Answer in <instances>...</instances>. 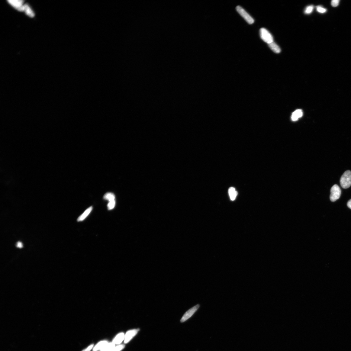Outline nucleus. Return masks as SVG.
<instances>
[{"label":"nucleus","instance_id":"obj_1","mask_svg":"<svg viewBox=\"0 0 351 351\" xmlns=\"http://www.w3.org/2000/svg\"><path fill=\"white\" fill-rule=\"evenodd\" d=\"M341 187L344 189H347L351 186V172L347 170L343 173L340 179Z\"/></svg>","mask_w":351,"mask_h":351},{"label":"nucleus","instance_id":"obj_2","mask_svg":"<svg viewBox=\"0 0 351 351\" xmlns=\"http://www.w3.org/2000/svg\"><path fill=\"white\" fill-rule=\"evenodd\" d=\"M341 195V190L340 187L337 185H333L331 188L330 195V200L334 202L339 199Z\"/></svg>","mask_w":351,"mask_h":351},{"label":"nucleus","instance_id":"obj_3","mask_svg":"<svg viewBox=\"0 0 351 351\" xmlns=\"http://www.w3.org/2000/svg\"><path fill=\"white\" fill-rule=\"evenodd\" d=\"M260 36L262 39L265 42L269 44L273 42V37L271 34L264 28H262L260 31Z\"/></svg>","mask_w":351,"mask_h":351},{"label":"nucleus","instance_id":"obj_4","mask_svg":"<svg viewBox=\"0 0 351 351\" xmlns=\"http://www.w3.org/2000/svg\"><path fill=\"white\" fill-rule=\"evenodd\" d=\"M236 10L238 13L250 24H252L254 22V20L252 17L248 14L243 8L238 6L236 7Z\"/></svg>","mask_w":351,"mask_h":351},{"label":"nucleus","instance_id":"obj_5","mask_svg":"<svg viewBox=\"0 0 351 351\" xmlns=\"http://www.w3.org/2000/svg\"><path fill=\"white\" fill-rule=\"evenodd\" d=\"M8 2L15 9L21 12H23L25 4L23 0H10Z\"/></svg>","mask_w":351,"mask_h":351},{"label":"nucleus","instance_id":"obj_6","mask_svg":"<svg viewBox=\"0 0 351 351\" xmlns=\"http://www.w3.org/2000/svg\"><path fill=\"white\" fill-rule=\"evenodd\" d=\"M199 307V305H197L187 311L182 316L181 320V323L185 322L191 318L195 313V312L198 310Z\"/></svg>","mask_w":351,"mask_h":351},{"label":"nucleus","instance_id":"obj_7","mask_svg":"<svg viewBox=\"0 0 351 351\" xmlns=\"http://www.w3.org/2000/svg\"><path fill=\"white\" fill-rule=\"evenodd\" d=\"M139 330L140 329H133L127 331L125 335L124 343H128L133 338L137 335Z\"/></svg>","mask_w":351,"mask_h":351},{"label":"nucleus","instance_id":"obj_8","mask_svg":"<svg viewBox=\"0 0 351 351\" xmlns=\"http://www.w3.org/2000/svg\"><path fill=\"white\" fill-rule=\"evenodd\" d=\"M24 12L30 18H33L35 16V14L31 7L27 3H25L24 6Z\"/></svg>","mask_w":351,"mask_h":351},{"label":"nucleus","instance_id":"obj_9","mask_svg":"<svg viewBox=\"0 0 351 351\" xmlns=\"http://www.w3.org/2000/svg\"><path fill=\"white\" fill-rule=\"evenodd\" d=\"M125 335L123 333H121L115 337L113 340V343L114 344H121L122 341L125 339Z\"/></svg>","mask_w":351,"mask_h":351},{"label":"nucleus","instance_id":"obj_10","mask_svg":"<svg viewBox=\"0 0 351 351\" xmlns=\"http://www.w3.org/2000/svg\"><path fill=\"white\" fill-rule=\"evenodd\" d=\"M303 115V112L301 110L298 109L295 111L292 114L291 119L293 121H296L299 118L301 117Z\"/></svg>","mask_w":351,"mask_h":351},{"label":"nucleus","instance_id":"obj_11","mask_svg":"<svg viewBox=\"0 0 351 351\" xmlns=\"http://www.w3.org/2000/svg\"><path fill=\"white\" fill-rule=\"evenodd\" d=\"M109 343L107 341H101L98 343L93 349V351H98L104 349Z\"/></svg>","mask_w":351,"mask_h":351},{"label":"nucleus","instance_id":"obj_12","mask_svg":"<svg viewBox=\"0 0 351 351\" xmlns=\"http://www.w3.org/2000/svg\"><path fill=\"white\" fill-rule=\"evenodd\" d=\"M92 210V207H91L88 208L82 215L80 216L78 218V221H83L89 214Z\"/></svg>","mask_w":351,"mask_h":351},{"label":"nucleus","instance_id":"obj_13","mask_svg":"<svg viewBox=\"0 0 351 351\" xmlns=\"http://www.w3.org/2000/svg\"><path fill=\"white\" fill-rule=\"evenodd\" d=\"M269 47L276 53H279L281 52V49L275 42H273L271 43L268 44Z\"/></svg>","mask_w":351,"mask_h":351},{"label":"nucleus","instance_id":"obj_14","mask_svg":"<svg viewBox=\"0 0 351 351\" xmlns=\"http://www.w3.org/2000/svg\"><path fill=\"white\" fill-rule=\"evenodd\" d=\"M229 194L231 200L233 201L236 198L237 195V192L235 188L233 187L230 188L229 189Z\"/></svg>","mask_w":351,"mask_h":351},{"label":"nucleus","instance_id":"obj_15","mask_svg":"<svg viewBox=\"0 0 351 351\" xmlns=\"http://www.w3.org/2000/svg\"><path fill=\"white\" fill-rule=\"evenodd\" d=\"M104 198L105 200H108L109 202L115 200V196L114 194L111 192H108L105 194Z\"/></svg>","mask_w":351,"mask_h":351},{"label":"nucleus","instance_id":"obj_16","mask_svg":"<svg viewBox=\"0 0 351 351\" xmlns=\"http://www.w3.org/2000/svg\"><path fill=\"white\" fill-rule=\"evenodd\" d=\"M115 347V344L113 343H108L101 351H112Z\"/></svg>","mask_w":351,"mask_h":351},{"label":"nucleus","instance_id":"obj_17","mask_svg":"<svg viewBox=\"0 0 351 351\" xmlns=\"http://www.w3.org/2000/svg\"><path fill=\"white\" fill-rule=\"evenodd\" d=\"M314 8V7L313 5H311L308 6L306 8L305 10V13L306 14H309L313 11Z\"/></svg>","mask_w":351,"mask_h":351},{"label":"nucleus","instance_id":"obj_18","mask_svg":"<svg viewBox=\"0 0 351 351\" xmlns=\"http://www.w3.org/2000/svg\"><path fill=\"white\" fill-rule=\"evenodd\" d=\"M115 200L109 202L108 205V209L109 210H111L113 209L115 207Z\"/></svg>","mask_w":351,"mask_h":351},{"label":"nucleus","instance_id":"obj_19","mask_svg":"<svg viewBox=\"0 0 351 351\" xmlns=\"http://www.w3.org/2000/svg\"><path fill=\"white\" fill-rule=\"evenodd\" d=\"M317 11L320 13H324L326 12L327 10L321 6H318L316 7Z\"/></svg>","mask_w":351,"mask_h":351},{"label":"nucleus","instance_id":"obj_20","mask_svg":"<svg viewBox=\"0 0 351 351\" xmlns=\"http://www.w3.org/2000/svg\"><path fill=\"white\" fill-rule=\"evenodd\" d=\"M125 346L124 345H118L115 347L112 351H120L124 348Z\"/></svg>","mask_w":351,"mask_h":351},{"label":"nucleus","instance_id":"obj_21","mask_svg":"<svg viewBox=\"0 0 351 351\" xmlns=\"http://www.w3.org/2000/svg\"><path fill=\"white\" fill-rule=\"evenodd\" d=\"M339 0H333L331 3V5L333 7H336L339 5Z\"/></svg>","mask_w":351,"mask_h":351},{"label":"nucleus","instance_id":"obj_22","mask_svg":"<svg viewBox=\"0 0 351 351\" xmlns=\"http://www.w3.org/2000/svg\"><path fill=\"white\" fill-rule=\"evenodd\" d=\"M16 246L18 248H20V249L22 248L23 247V245L22 243L19 241L18 242L16 243Z\"/></svg>","mask_w":351,"mask_h":351},{"label":"nucleus","instance_id":"obj_23","mask_svg":"<svg viewBox=\"0 0 351 351\" xmlns=\"http://www.w3.org/2000/svg\"><path fill=\"white\" fill-rule=\"evenodd\" d=\"M93 344L91 345L90 346H88V347L86 349L83 350L82 351H90V350L93 348Z\"/></svg>","mask_w":351,"mask_h":351},{"label":"nucleus","instance_id":"obj_24","mask_svg":"<svg viewBox=\"0 0 351 351\" xmlns=\"http://www.w3.org/2000/svg\"><path fill=\"white\" fill-rule=\"evenodd\" d=\"M347 204L349 208L351 209V199L349 201Z\"/></svg>","mask_w":351,"mask_h":351}]
</instances>
